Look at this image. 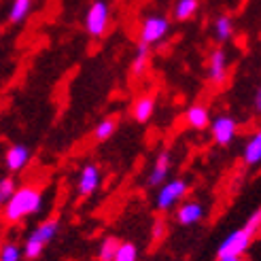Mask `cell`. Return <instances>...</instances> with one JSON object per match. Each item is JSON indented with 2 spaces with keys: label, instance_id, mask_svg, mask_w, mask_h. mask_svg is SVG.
<instances>
[{
  "label": "cell",
  "instance_id": "obj_1",
  "mask_svg": "<svg viewBox=\"0 0 261 261\" xmlns=\"http://www.w3.org/2000/svg\"><path fill=\"white\" fill-rule=\"evenodd\" d=\"M45 195L43 189L36 185H23L13 191L11 198L3 204V217L7 223H19V221L36 215L43 208Z\"/></svg>",
  "mask_w": 261,
  "mask_h": 261
},
{
  "label": "cell",
  "instance_id": "obj_2",
  "mask_svg": "<svg viewBox=\"0 0 261 261\" xmlns=\"http://www.w3.org/2000/svg\"><path fill=\"white\" fill-rule=\"evenodd\" d=\"M259 221H261V213L255 211V215H251V219L246 221L240 229L231 231L229 236L219 244L217 257H244L246 251L251 249L253 238L259 229Z\"/></svg>",
  "mask_w": 261,
  "mask_h": 261
},
{
  "label": "cell",
  "instance_id": "obj_3",
  "mask_svg": "<svg viewBox=\"0 0 261 261\" xmlns=\"http://www.w3.org/2000/svg\"><path fill=\"white\" fill-rule=\"evenodd\" d=\"M58 229H60V221L58 219H47L43 223H38L32 231L30 236L25 238L23 246H21V255L25 259H38L41 253L45 251V246L58 236Z\"/></svg>",
  "mask_w": 261,
  "mask_h": 261
},
{
  "label": "cell",
  "instance_id": "obj_4",
  "mask_svg": "<svg viewBox=\"0 0 261 261\" xmlns=\"http://www.w3.org/2000/svg\"><path fill=\"white\" fill-rule=\"evenodd\" d=\"M187 191H189V185L182 178H172V180L162 182L158 198H155V208L162 213L172 211V208L187 195Z\"/></svg>",
  "mask_w": 261,
  "mask_h": 261
},
{
  "label": "cell",
  "instance_id": "obj_5",
  "mask_svg": "<svg viewBox=\"0 0 261 261\" xmlns=\"http://www.w3.org/2000/svg\"><path fill=\"white\" fill-rule=\"evenodd\" d=\"M109 21H111V11L109 5L104 0H96L91 3L89 11H87V17H85V28L89 32V36H104L109 28Z\"/></svg>",
  "mask_w": 261,
  "mask_h": 261
},
{
  "label": "cell",
  "instance_id": "obj_6",
  "mask_svg": "<svg viewBox=\"0 0 261 261\" xmlns=\"http://www.w3.org/2000/svg\"><path fill=\"white\" fill-rule=\"evenodd\" d=\"M168 30H170V21H168L164 15H151L142 21V28H140V43L147 45V47H153L162 43Z\"/></svg>",
  "mask_w": 261,
  "mask_h": 261
},
{
  "label": "cell",
  "instance_id": "obj_7",
  "mask_svg": "<svg viewBox=\"0 0 261 261\" xmlns=\"http://www.w3.org/2000/svg\"><path fill=\"white\" fill-rule=\"evenodd\" d=\"M208 125H211V132H213L215 142H217V145H221V147L231 145L233 138H236L238 123L229 115H219L217 119H213V123H208Z\"/></svg>",
  "mask_w": 261,
  "mask_h": 261
},
{
  "label": "cell",
  "instance_id": "obj_8",
  "mask_svg": "<svg viewBox=\"0 0 261 261\" xmlns=\"http://www.w3.org/2000/svg\"><path fill=\"white\" fill-rule=\"evenodd\" d=\"M98 187H100V168L96 164H85L83 170L79 172L76 191H79V195H83V198H87V195L96 193Z\"/></svg>",
  "mask_w": 261,
  "mask_h": 261
},
{
  "label": "cell",
  "instance_id": "obj_9",
  "mask_svg": "<svg viewBox=\"0 0 261 261\" xmlns=\"http://www.w3.org/2000/svg\"><path fill=\"white\" fill-rule=\"evenodd\" d=\"M170 168H172V158H170V151H160L158 158L153 162V170L149 172V187H160L162 182H166L168 174H170Z\"/></svg>",
  "mask_w": 261,
  "mask_h": 261
},
{
  "label": "cell",
  "instance_id": "obj_10",
  "mask_svg": "<svg viewBox=\"0 0 261 261\" xmlns=\"http://www.w3.org/2000/svg\"><path fill=\"white\" fill-rule=\"evenodd\" d=\"M208 79L215 85L225 83L227 79V54L223 49H215L208 58Z\"/></svg>",
  "mask_w": 261,
  "mask_h": 261
},
{
  "label": "cell",
  "instance_id": "obj_11",
  "mask_svg": "<svg viewBox=\"0 0 261 261\" xmlns=\"http://www.w3.org/2000/svg\"><path fill=\"white\" fill-rule=\"evenodd\" d=\"M206 211H204V206L200 202H195V200H187V202H182L178 208H176V221L180 225H195V223H200V221L204 219Z\"/></svg>",
  "mask_w": 261,
  "mask_h": 261
},
{
  "label": "cell",
  "instance_id": "obj_12",
  "mask_svg": "<svg viewBox=\"0 0 261 261\" xmlns=\"http://www.w3.org/2000/svg\"><path fill=\"white\" fill-rule=\"evenodd\" d=\"M30 158H32V153L25 145H11L5 153V166L9 172H21L28 166Z\"/></svg>",
  "mask_w": 261,
  "mask_h": 261
},
{
  "label": "cell",
  "instance_id": "obj_13",
  "mask_svg": "<svg viewBox=\"0 0 261 261\" xmlns=\"http://www.w3.org/2000/svg\"><path fill=\"white\" fill-rule=\"evenodd\" d=\"M185 119L193 129H206L208 123H211V111L204 104H193V107L187 109Z\"/></svg>",
  "mask_w": 261,
  "mask_h": 261
},
{
  "label": "cell",
  "instance_id": "obj_14",
  "mask_svg": "<svg viewBox=\"0 0 261 261\" xmlns=\"http://www.w3.org/2000/svg\"><path fill=\"white\" fill-rule=\"evenodd\" d=\"M155 113V98L153 96H140L134 102V109H132V117L138 123H147Z\"/></svg>",
  "mask_w": 261,
  "mask_h": 261
},
{
  "label": "cell",
  "instance_id": "obj_15",
  "mask_svg": "<svg viewBox=\"0 0 261 261\" xmlns=\"http://www.w3.org/2000/svg\"><path fill=\"white\" fill-rule=\"evenodd\" d=\"M242 160L246 166H257L261 162V134L255 132V136L249 138V142L244 145Z\"/></svg>",
  "mask_w": 261,
  "mask_h": 261
},
{
  "label": "cell",
  "instance_id": "obj_16",
  "mask_svg": "<svg viewBox=\"0 0 261 261\" xmlns=\"http://www.w3.org/2000/svg\"><path fill=\"white\" fill-rule=\"evenodd\" d=\"M32 11V0H13L11 11H9V21L11 23H21Z\"/></svg>",
  "mask_w": 261,
  "mask_h": 261
},
{
  "label": "cell",
  "instance_id": "obj_17",
  "mask_svg": "<svg viewBox=\"0 0 261 261\" xmlns=\"http://www.w3.org/2000/svg\"><path fill=\"white\" fill-rule=\"evenodd\" d=\"M200 7V0H178L174 5V17L176 21H187L195 15V11Z\"/></svg>",
  "mask_w": 261,
  "mask_h": 261
},
{
  "label": "cell",
  "instance_id": "obj_18",
  "mask_svg": "<svg viewBox=\"0 0 261 261\" xmlns=\"http://www.w3.org/2000/svg\"><path fill=\"white\" fill-rule=\"evenodd\" d=\"M149 70V47L147 45H138L136 49V56H134V62H132V72L136 76H142Z\"/></svg>",
  "mask_w": 261,
  "mask_h": 261
},
{
  "label": "cell",
  "instance_id": "obj_19",
  "mask_svg": "<svg viewBox=\"0 0 261 261\" xmlns=\"http://www.w3.org/2000/svg\"><path fill=\"white\" fill-rule=\"evenodd\" d=\"M215 36H217V41H221V43L231 41V36H233V21L227 15H221L215 21Z\"/></svg>",
  "mask_w": 261,
  "mask_h": 261
},
{
  "label": "cell",
  "instance_id": "obj_20",
  "mask_svg": "<svg viewBox=\"0 0 261 261\" xmlns=\"http://www.w3.org/2000/svg\"><path fill=\"white\" fill-rule=\"evenodd\" d=\"M117 246H119V240L115 236H107L100 242V249H98V261H113L115 253H117Z\"/></svg>",
  "mask_w": 261,
  "mask_h": 261
},
{
  "label": "cell",
  "instance_id": "obj_21",
  "mask_svg": "<svg viewBox=\"0 0 261 261\" xmlns=\"http://www.w3.org/2000/svg\"><path fill=\"white\" fill-rule=\"evenodd\" d=\"M113 261H138V249L132 242H119Z\"/></svg>",
  "mask_w": 261,
  "mask_h": 261
},
{
  "label": "cell",
  "instance_id": "obj_22",
  "mask_svg": "<svg viewBox=\"0 0 261 261\" xmlns=\"http://www.w3.org/2000/svg\"><path fill=\"white\" fill-rule=\"evenodd\" d=\"M115 129H117V121L115 119H111V117L109 119H102L94 129V138L98 142H104V140H109L115 134Z\"/></svg>",
  "mask_w": 261,
  "mask_h": 261
},
{
  "label": "cell",
  "instance_id": "obj_23",
  "mask_svg": "<svg viewBox=\"0 0 261 261\" xmlns=\"http://www.w3.org/2000/svg\"><path fill=\"white\" fill-rule=\"evenodd\" d=\"M21 246L17 242H3L0 244V261H21Z\"/></svg>",
  "mask_w": 261,
  "mask_h": 261
},
{
  "label": "cell",
  "instance_id": "obj_24",
  "mask_svg": "<svg viewBox=\"0 0 261 261\" xmlns=\"http://www.w3.org/2000/svg\"><path fill=\"white\" fill-rule=\"evenodd\" d=\"M17 189V185H15V180H13L11 176H5V178H0V206H3L11 195H13V191Z\"/></svg>",
  "mask_w": 261,
  "mask_h": 261
},
{
  "label": "cell",
  "instance_id": "obj_25",
  "mask_svg": "<svg viewBox=\"0 0 261 261\" xmlns=\"http://www.w3.org/2000/svg\"><path fill=\"white\" fill-rule=\"evenodd\" d=\"M164 233H166V223H164V221H155V223H153V238L162 240Z\"/></svg>",
  "mask_w": 261,
  "mask_h": 261
},
{
  "label": "cell",
  "instance_id": "obj_26",
  "mask_svg": "<svg viewBox=\"0 0 261 261\" xmlns=\"http://www.w3.org/2000/svg\"><path fill=\"white\" fill-rule=\"evenodd\" d=\"M255 109L261 111V89H257V94H255Z\"/></svg>",
  "mask_w": 261,
  "mask_h": 261
},
{
  "label": "cell",
  "instance_id": "obj_27",
  "mask_svg": "<svg viewBox=\"0 0 261 261\" xmlns=\"http://www.w3.org/2000/svg\"><path fill=\"white\" fill-rule=\"evenodd\" d=\"M217 261H244V257H217Z\"/></svg>",
  "mask_w": 261,
  "mask_h": 261
}]
</instances>
